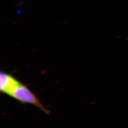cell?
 Segmentation results:
<instances>
[{"mask_svg": "<svg viewBox=\"0 0 128 128\" xmlns=\"http://www.w3.org/2000/svg\"><path fill=\"white\" fill-rule=\"evenodd\" d=\"M9 96L20 102L34 105L46 114H49V111L44 107L37 96L27 86L20 82L14 88Z\"/></svg>", "mask_w": 128, "mask_h": 128, "instance_id": "obj_1", "label": "cell"}, {"mask_svg": "<svg viewBox=\"0 0 128 128\" xmlns=\"http://www.w3.org/2000/svg\"><path fill=\"white\" fill-rule=\"evenodd\" d=\"M20 82L12 76L5 72L0 74V90L2 93L9 96L10 92Z\"/></svg>", "mask_w": 128, "mask_h": 128, "instance_id": "obj_2", "label": "cell"}]
</instances>
